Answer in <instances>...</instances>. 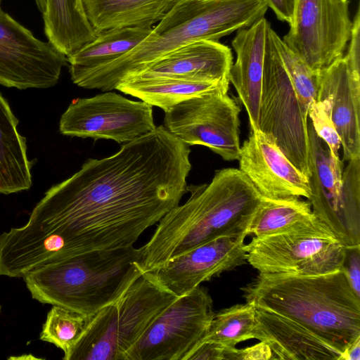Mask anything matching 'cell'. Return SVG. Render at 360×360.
Returning <instances> with one entry per match:
<instances>
[{
    "label": "cell",
    "instance_id": "1",
    "mask_svg": "<svg viewBox=\"0 0 360 360\" xmlns=\"http://www.w3.org/2000/svg\"><path fill=\"white\" fill-rule=\"evenodd\" d=\"M190 153L161 125L111 156L88 159L46 191L24 226L0 235L1 266L20 278L53 260L134 245L187 192Z\"/></svg>",
    "mask_w": 360,
    "mask_h": 360
},
{
    "label": "cell",
    "instance_id": "2",
    "mask_svg": "<svg viewBox=\"0 0 360 360\" xmlns=\"http://www.w3.org/2000/svg\"><path fill=\"white\" fill-rule=\"evenodd\" d=\"M191 195L159 221L143 247L144 272L173 257L223 236H247L252 217L263 199L239 169L216 170L209 184L187 186Z\"/></svg>",
    "mask_w": 360,
    "mask_h": 360
},
{
    "label": "cell",
    "instance_id": "3",
    "mask_svg": "<svg viewBox=\"0 0 360 360\" xmlns=\"http://www.w3.org/2000/svg\"><path fill=\"white\" fill-rule=\"evenodd\" d=\"M267 9L264 0H177L135 48L73 83L103 91L116 89L169 52L197 40L218 41L250 27Z\"/></svg>",
    "mask_w": 360,
    "mask_h": 360
},
{
    "label": "cell",
    "instance_id": "4",
    "mask_svg": "<svg viewBox=\"0 0 360 360\" xmlns=\"http://www.w3.org/2000/svg\"><path fill=\"white\" fill-rule=\"evenodd\" d=\"M242 290L247 302L293 320L341 354L360 337V297L342 269L314 276L259 274Z\"/></svg>",
    "mask_w": 360,
    "mask_h": 360
},
{
    "label": "cell",
    "instance_id": "5",
    "mask_svg": "<svg viewBox=\"0 0 360 360\" xmlns=\"http://www.w3.org/2000/svg\"><path fill=\"white\" fill-rule=\"evenodd\" d=\"M143 247L86 252L39 265L23 280L34 300L92 316L144 273Z\"/></svg>",
    "mask_w": 360,
    "mask_h": 360
},
{
    "label": "cell",
    "instance_id": "6",
    "mask_svg": "<svg viewBox=\"0 0 360 360\" xmlns=\"http://www.w3.org/2000/svg\"><path fill=\"white\" fill-rule=\"evenodd\" d=\"M178 297L154 271L142 274L115 302L90 320L64 360H124L155 319Z\"/></svg>",
    "mask_w": 360,
    "mask_h": 360
},
{
    "label": "cell",
    "instance_id": "7",
    "mask_svg": "<svg viewBox=\"0 0 360 360\" xmlns=\"http://www.w3.org/2000/svg\"><path fill=\"white\" fill-rule=\"evenodd\" d=\"M309 144L308 200L316 217L345 247L360 245V158L343 170L340 158L307 124Z\"/></svg>",
    "mask_w": 360,
    "mask_h": 360
},
{
    "label": "cell",
    "instance_id": "8",
    "mask_svg": "<svg viewBox=\"0 0 360 360\" xmlns=\"http://www.w3.org/2000/svg\"><path fill=\"white\" fill-rule=\"evenodd\" d=\"M269 22L266 30L258 129L271 137L307 178L309 170L308 115L303 111L283 63Z\"/></svg>",
    "mask_w": 360,
    "mask_h": 360
},
{
    "label": "cell",
    "instance_id": "9",
    "mask_svg": "<svg viewBox=\"0 0 360 360\" xmlns=\"http://www.w3.org/2000/svg\"><path fill=\"white\" fill-rule=\"evenodd\" d=\"M259 274L314 276L342 269L345 246L322 221L307 229L255 237L245 245Z\"/></svg>",
    "mask_w": 360,
    "mask_h": 360
},
{
    "label": "cell",
    "instance_id": "10",
    "mask_svg": "<svg viewBox=\"0 0 360 360\" xmlns=\"http://www.w3.org/2000/svg\"><path fill=\"white\" fill-rule=\"evenodd\" d=\"M214 313L205 288L178 297L155 319L124 360H184L205 338Z\"/></svg>",
    "mask_w": 360,
    "mask_h": 360
},
{
    "label": "cell",
    "instance_id": "11",
    "mask_svg": "<svg viewBox=\"0 0 360 360\" xmlns=\"http://www.w3.org/2000/svg\"><path fill=\"white\" fill-rule=\"evenodd\" d=\"M240 108L216 91L186 100L165 112L164 127L188 146L209 148L226 161L240 155Z\"/></svg>",
    "mask_w": 360,
    "mask_h": 360
},
{
    "label": "cell",
    "instance_id": "12",
    "mask_svg": "<svg viewBox=\"0 0 360 360\" xmlns=\"http://www.w3.org/2000/svg\"><path fill=\"white\" fill-rule=\"evenodd\" d=\"M155 128L152 105L114 92L72 100L59 124L63 135L118 143L134 141Z\"/></svg>",
    "mask_w": 360,
    "mask_h": 360
},
{
    "label": "cell",
    "instance_id": "13",
    "mask_svg": "<svg viewBox=\"0 0 360 360\" xmlns=\"http://www.w3.org/2000/svg\"><path fill=\"white\" fill-rule=\"evenodd\" d=\"M352 25L349 1L296 0L290 30L282 40L319 71L344 56Z\"/></svg>",
    "mask_w": 360,
    "mask_h": 360
},
{
    "label": "cell",
    "instance_id": "14",
    "mask_svg": "<svg viewBox=\"0 0 360 360\" xmlns=\"http://www.w3.org/2000/svg\"><path fill=\"white\" fill-rule=\"evenodd\" d=\"M66 56L0 8V84L19 89L55 86Z\"/></svg>",
    "mask_w": 360,
    "mask_h": 360
},
{
    "label": "cell",
    "instance_id": "15",
    "mask_svg": "<svg viewBox=\"0 0 360 360\" xmlns=\"http://www.w3.org/2000/svg\"><path fill=\"white\" fill-rule=\"evenodd\" d=\"M245 237L217 238L172 258L153 271L167 290L183 296L202 282L245 264Z\"/></svg>",
    "mask_w": 360,
    "mask_h": 360
},
{
    "label": "cell",
    "instance_id": "16",
    "mask_svg": "<svg viewBox=\"0 0 360 360\" xmlns=\"http://www.w3.org/2000/svg\"><path fill=\"white\" fill-rule=\"evenodd\" d=\"M239 169L266 198L309 200V179L288 159L275 141L259 130L250 131L240 146Z\"/></svg>",
    "mask_w": 360,
    "mask_h": 360
},
{
    "label": "cell",
    "instance_id": "17",
    "mask_svg": "<svg viewBox=\"0 0 360 360\" xmlns=\"http://www.w3.org/2000/svg\"><path fill=\"white\" fill-rule=\"evenodd\" d=\"M316 100L327 108L341 140L343 160L360 158V73L344 57L318 71Z\"/></svg>",
    "mask_w": 360,
    "mask_h": 360
},
{
    "label": "cell",
    "instance_id": "18",
    "mask_svg": "<svg viewBox=\"0 0 360 360\" xmlns=\"http://www.w3.org/2000/svg\"><path fill=\"white\" fill-rule=\"evenodd\" d=\"M232 64L229 46L202 39L169 52L131 78L167 77L229 85Z\"/></svg>",
    "mask_w": 360,
    "mask_h": 360
},
{
    "label": "cell",
    "instance_id": "19",
    "mask_svg": "<svg viewBox=\"0 0 360 360\" xmlns=\"http://www.w3.org/2000/svg\"><path fill=\"white\" fill-rule=\"evenodd\" d=\"M263 17L248 27L238 30L231 41L236 60L229 72V82L237 91L249 118L250 131L258 129L266 30Z\"/></svg>",
    "mask_w": 360,
    "mask_h": 360
},
{
    "label": "cell",
    "instance_id": "20",
    "mask_svg": "<svg viewBox=\"0 0 360 360\" xmlns=\"http://www.w3.org/2000/svg\"><path fill=\"white\" fill-rule=\"evenodd\" d=\"M254 339L266 342L274 359L340 360L341 356L338 351L293 320L258 307Z\"/></svg>",
    "mask_w": 360,
    "mask_h": 360
},
{
    "label": "cell",
    "instance_id": "21",
    "mask_svg": "<svg viewBox=\"0 0 360 360\" xmlns=\"http://www.w3.org/2000/svg\"><path fill=\"white\" fill-rule=\"evenodd\" d=\"M177 0H83L97 33L122 27H153Z\"/></svg>",
    "mask_w": 360,
    "mask_h": 360
},
{
    "label": "cell",
    "instance_id": "22",
    "mask_svg": "<svg viewBox=\"0 0 360 360\" xmlns=\"http://www.w3.org/2000/svg\"><path fill=\"white\" fill-rule=\"evenodd\" d=\"M42 15L48 41L66 58L96 37L83 0H45Z\"/></svg>",
    "mask_w": 360,
    "mask_h": 360
},
{
    "label": "cell",
    "instance_id": "23",
    "mask_svg": "<svg viewBox=\"0 0 360 360\" xmlns=\"http://www.w3.org/2000/svg\"><path fill=\"white\" fill-rule=\"evenodd\" d=\"M18 119L0 94V193L28 190L32 162L27 155L26 139L17 130Z\"/></svg>",
    "mask_w": 360,
    "mask_h": 360
},
{
    "label": "cell",
    "instance_id": "24",
    "mask_svg": "<svg viewBox=\"0 0 360 360\" xmlns=\"http://www.w3.org/2000/svg\"><path fill=\"white\" fill-rule=\"evenodd\" d=\"M153 27H122L96 34V38L67 57L72 81L128 53Z\"/></svg>",
    "mask_w": 360,
    "mask_h": 360
},
{
    "label": "cell",
    "instance_id": "25",
    "mask_svg": "<svg viewBox=\"0 0 360 360\" xmlns=\"http://www.w3.org/2000/svg\"><path fill=\"white\" fill-rule=\"evenodd\" d=\"M229 85L167 77L131 78L116 89L165 112L193 97L216 91L228 92Z\"/></svg>",
    "mask_w": 360,
    "mask_h": 360
},
{
    "label": "cell",
    "instance_id": "26",
    "mask_svg": "<svg viewBox=\"0 0 360 360\" xmlns=\"http://www.w3.org/2000/svg\"><path fill=\"white\" fill-rule=\"evenodd\" d=\"M320 221L310 202L299 197L263 198L250 221L248 233L255 237L304 229Z\"/></svg>",
    "mask_w": 360,
    "mask_h": 360
},
{
    "label": "cell",
    "instance_id": "27",
    "mask_svg": "<svg viewBox=\"0 0 360 360\" xmlns=\"http://www.w3.org/2000/svg\"><path fill=\"white\" fill-rule=\"evenodd\" d=\"M256 307L250 302L236 304L214 313L207 334L202 341H212L225 349L254 339ZM201 341V342H202Z\"/></svg>",
    "mask_w": 360,
    "mask_h": 360
},
{
    "label": "cell",
    "instance_id": "28",
    "mask_svg": "<svg viewBox=\"0 0 360 360\" xmlns=\"http://www.w3.org/2000/svg\"><path fill=\"white\" fill-rule=\"evenodd\" d=\"M91 317L68 308L53 305L43 324L39 339L54 345L66 356L81 337Z\"/></svg>",
    "mask_w": 360,
    "mask_h": 360
},
{
    "label": "cell",
    "instance_id": "29",
    "mask_svg": "<svg viewBox=\"0 0 360 360\" xmlns=\"http://www.w3.org/2000/svg\"><path fill=\"white\" fill-rule=\"evenodd\" d=\"M273 38L301 107L308 115L310 103L317 98L318 71L310 68L297 54L288 47L274 30Z\"/></svg>",
    "mask_w": 360,
    "mask_h": 360
},
{
    "label": "cell",
    "instance_id": "30",
    "mask_svg": "<svg viewBox=\"0 0 360 360\" xmlns=\"http://www.w3.org/2000/svg\"><path fill=\"white\" fill-rule=\"evenodd\" d=\"M308 117L317 136L328 145L335 157L340 158L341 140L324 103L313 101L308 108Z\"/></svg>",
    "mask_w": 360,
    "mask_h": 360
},
{
    "label": "cell",
    "instance_id": "31",
    "mask_svg": "<svg viewBox=\"0 0 360 360\" xmlns=\"http://www.w3.org/2000/svg\"><path fill=\"white\" fill-rule=\"evenodd\" d=\"M224 359L229 360H270L274 359L270 347L260 341L255 345L243 349L236 347L224 349Z\"/></svg>",
    "mask_w": 360,
    "mask_h": 360
},
{
    "label": "cell",
    "instance_id": "32",
    "mask_svg": "<svg viewBox=\"0 0 360 360\" xmlns=\"http://www.w3.org/2000/svg\"><path fill=\"white\" fill-rule=\"evenodd\" d=\"M342 269L354 292L360 297V245L345 247Z\"/></svg>",
    "mask_w": 360,
    "mask_h": 360
},
{
    "label": "cell",
    "instance_id": "33",
    "mask_svg": "<svg viewBox=\"0 0 360 360\" xmlns=\"http://www.w3.org/2000/svg\"><path fill=\"white\" fill-rule=\"evenodd\" d=\"M225 348L212 341H202L193 348L184 360H222Z\"/></svg>",
    "mask_w": 360,
    "mask_h": 360
},
{
    "label": "cell",
    "instance_id": "34",
    "mask_svg": "<svg viewBox=\"0 0 360 360\" xmlns=\"http://www.w3.org/2000/svg\"><path fill=\"white\" fill-rule=\"evenodd\" d=\"M268 8L275 13L276 18L289 25L294 15L296 0H264Z\"/></svg>",
    "mask_w": 360,
    "mask_h": 360
},
{
    "label": "cell",
    "instance_id": "35",
    "mask_svg": "<svg viewBox=\"0 0 360 360\" xmlns=\"http://www.w3.org/2000/svg\"><path fill=\"white\" fill-rule=\"evenodd\" d=\"M340 360H360V337L343 352Z\"/></svg>",
    "mask_w": 360,
    "mask_h": 360
},
{
    "label": "cell",
    "instance_id": "36",
    "mask_svg": "<svg viewBox=\"0 0 360 360\" xmlns=\"http://www.w3.org/2000/svg\"><path fill=\"white\" fill-rule=\"evenodd\" d=\"M36 5L41 13H43L45 8V0H34Z\"/></svg>",
    "mask_w": 360,
    "mask_h": 360
},
{
    "label": "cell",
    "instance_id": "37",
    "mask_svg": "<svg viewBox=\"0 0 360 360\" xmlns=\"http://www.w3.org/2000/svg\"><path fill=\"white\" fill-rule=\"evenodd\" d=\"M1 1H2V0H0V8H1Z\"/></svg>",
    "mask_w": 360,
    "mask_h": 360
},
{
    "label": "cell",
    "instance_id": "38",
    "mask_svg": "<svg viewBox=\"0 0 360 360\" xmlns=\"http://www.w3.org/2000/svg\"><path fill=\"white\" fill-rule=\"evenodd\" d=\"M1 307L0 306V313H1Z\"/></svg>",
    "mask_w": 360,
    "mask_h": 360
}]
</instances>
